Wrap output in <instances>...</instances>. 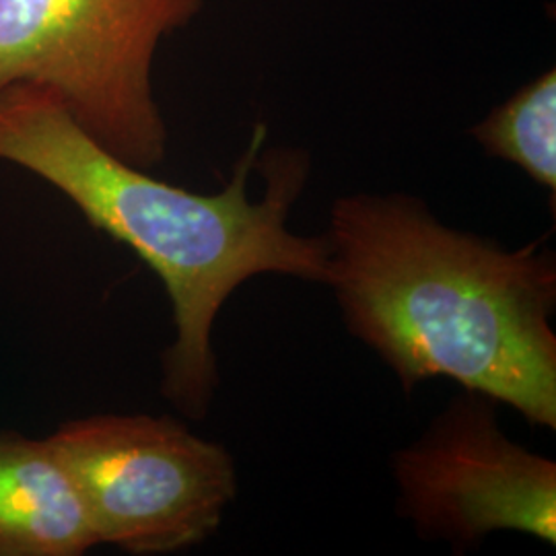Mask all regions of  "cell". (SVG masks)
<instances>
[{
  "label": "cell",
  "mask_w": 556,
  "mask_h": 556,
  "mask_svg": "<svg viewBox=\"0 0 556 556\" xmlns=\"http://www.w3.org/2000/svg\"><path fill=\"white\" fill-rule=\"evenodd\" d=\"M266 135V126L254 128L220 192L197 194L119 160L52 91L31 83L0 87V161L54 186L161 278L176 324V340L163 353L161 394L194 420L208 415L219 386L211 337L229 295L258 275L319 285L328 277L326 238L287 227L309 178V155L262 153Z\"/></svg>",
  "instance_id": "1"
},
{
  "label": "cell",
  "mask_w": 556,
  "mask_h": 556,
  "mask_svg": "<svg viewBox=\"0 0 556 556\" xmlns=\"http://www.w3.org/2000/svg\"><path fill=\"white\" fill-rule=\"evenodd\" d=\"M326 285L349 332L406 394L450 378L556 429L555 252L546 238L507 250L445 227L408 194L332 204Z\"/></svg>",
  "instance_id": "2"
},
{
  "label": "cell",
  "mask_w": 556,
  "mask_h": 556,
  "mask_svg": "<svg viewBox=\"0 0 556 556\" xmlns=\"http://www.w3.org/2000/svg\"><path fill=\"white\" fill-rule=\"evenodd\" d=\"M204 0H0V87L52 91L85 132L119 160H165L167 126L153 91L161 40Z\"/></svg>",
  "instance_id": "3"
},
{
  "label": "cell",
  "mask_w": 556,
  "mask_h": 556,
  "mask_svg": "<svg viewBox=\"0 0 556 556\" xmlns=\"http://www.w3.org/2000/svg\"><path fill=\"white\" fill-rule=\"evenodd\" d=\"M73 480L100 544L169 555L219 530L238 495L231 454L176 418L98 415L46 439Z\"/></svg>",
  "instance_id": "4"
},
{
  "label": "cell",
  "mask_w": 556,
  "mask_h": 556,
  "mask_svg": "<svg viewBox=\"0 0 556 556\" xmlns=\"http://www.w3.org/2000/svg\"><path fill=\"white\" fill-rule=\"evenodd\" d=\"M495 400L454 397L420 438L394 454L397 514L418 536L472 551L493 532L556 544V464L514 443Z\"/></svg>",
  "instance_id": "5"
},
{
  "label": "cell",
  "mask_w": 556,
  "mask_h": 556,
  "mask_svg": "<svg viewBox=\"0 0 556 556\" xmlns=\"http://www.w3.org/2000/svg\"><path fill=\"white\" fill-rule=\"evenodd\" d=\"M100 544L46 439L0 431V556H79Z\"/></svg>",
  "instance_id": "6"
},
{
  "label": "cell",
  "mask_w": 556,
  "mask_h": 556,
  "mask_svg": "<svg viewBox=\"0 0 556 556\" xmlns=\"http://www.w3.org/2000/svg\"><path fill=\"white\" fill-rule=\"evenodd\" d=\"M493 157L517 165L544 190L556 192V71L523 85L470 130Z\"/></svg>",
  "instance_id": "7"
}]
</instances>
